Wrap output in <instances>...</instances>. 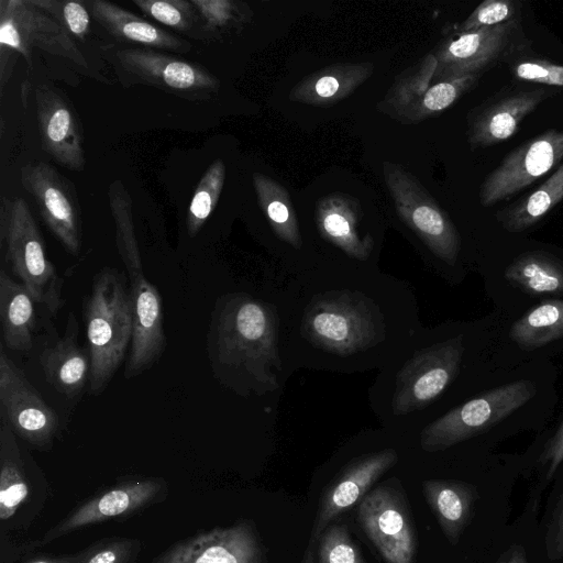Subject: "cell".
<instances>
[{
  "label": "cell",
  "instance_id": "16",
  "mask_svg": "<svg viewBox=\"0 0 563 563\" xmlns=\"http://www.w3.org/2000/svg\"><path fill=\"white\" fill-rule=\"evenodd\" d=\"M151 563H263V555L251 523L240 521L181 540Z\"/></svg>",
  "mask_w": 563,
  "mask_h": 563
},
{
  "label": "cell",
  "instance_id": "23",
  "mask_svg": "<svg viewBox=\"0 0 563 563\" xmlns=\"http://www.w3.org/2000/svg\"><path fill=\"white\" fill-rule=\"evenodd\" d=\"M360 206L351 196L334 192L317 203L316 219L320 234L345 254L365 261L373 249V240L358 230Z\"/></svg>",
  "mask_w": 563,
  "mask_h": 563
},
{
  "label": "cell",
  "instance_id": "28",
  "mask_svg": "<svg viewBox=\"0 0 563 563\" xmlns=\"http://www.w3.org/2000/svg\"><path fill=\"white\" fill-rule=\"evenodd\" d=\"M505 279L530 296H563V262L543 251L525 252L506 268Z\"/></svg>",
  "mask_w": 563,
  "mask_h": 563
},
{
  "label": "cell",
  "instance_id": "11",
  "mask_svg": "<svg viewBox=\"0 0 563 563\" xmlns=\"http://www.w3.org/2000/svg\"><path fill=\"white\" fill-rule=\"evenodd\" d=\"M0 411L16 437L40 450L52 446L59 430L58 417L24 373L0 349Z\"/></svg>",
  "mask_w": 563,
  "mask_h": 563
},
{
  "label": "cell",
  "instance_id": "12",
  "mask_svg": "<svg viewBox=\"0 0 563 563\" xmlns=\"http://www.w3.org/2000/svg\"><path fill=\"white\" fill-rule=\"evenodd\" d=\"M563 163V130L550 129L507 154L479 189L484 207L505 200Z\"/></svg>",
  "mask_w": 563,
  "mask_h": 563
},
{
  "label": "cell",
  "instance_id": "17",
  "mask_svg": "<svg viewBox=\"0 0 563 563\" xmlns=\"http://www.w3.org/2000/svg\"><path fill=\"white\" fill-rule=\"evenodd\" d=\"M358 520L386 563H413L415 540L402 504L386 487L367 494L358 506Z\"/></svg>",
  "mask_w": 563,
  "mask_h": 563
},
{
  "label": "cell",
  "instance_id": "42",
  "mask_svg": "<svg viewBox=\"0 0 563 563\" xmlns=\"http://www.w3.org/2000/svg\"><path fill=\"white\" fill-rule=\"evenodd\" d=\"M515 76L525 81L563 87V66L545 59H526L514 65Z\"/></svg>",
  "mask_w": 563,
  "mask_h": 563
},
{
  "label": "cell",
  "instance_id": "35",
  "mask_svg": "<svg viewBox=\"0 0 563 563\" xmlns=\"http://www.w3.org/2000/svg\"><path fill=\"white\" fill-rule=\"evenodd\" d=\"M225 165L222 159H216L200 178L191 198L186 227L188 234L194 238L201 230L212 213L223 188Z\"/></svg>",
  "mask_w": 563,
  "mask_h": 563
},
{
  "label": "cell",
  "instance_id": "10",
  "mask_svg": "<svg viewBox=\"0 0 563 563\" xmlns=\"http://www.w3.org/2000/svg\"><path fill=\"white\" fill-rule=\"evenodd\" d=\"M462 335L420 350L396 377L393 411L406 415L438 398L456 377L464 352Z\"/></svg>",
  "mask_w": 563,
  "mask_h": 563
},
{
  "label": "cell",
  "instance_id": "40",
  "mask_svg": "<svg viewBox=\"0 0 563 563\" xmlns=\"http://www.w3.org/2000/svg\"><path fill=\"white\" fill-rule=\"evenodd\" d=\"M520 3L511 0H485L459 26L457 32H471L509 22L518 16Z\"/></svg>",
  "mask_w": 563,
  "mask_h": 563
},
{
  "label": "cell",
  "instance_id": "27",
  "mask_svg": "<svg viewBox=\"0 0 563 563\" xmlns=\"http://www.w3.org/2000/svg\"><path fill=\"white\" fill-rule=\"evenodd\" d=\"M36 301L20 283L2 269L0 273V321L5 346L12 351L32 347L36 327Z\"/></svg>",
  "mask_w": 563,
  "mask_h": 563
},
{
  "label": "cell",
  "instance_id": "32",
  "mask_svg": "<svg viewBox=\"0 0 563 563\" xmlns=\"http://www.w3.org/2000/svg\"><path fill=\"white\" fill-rule=\"evenodd\" d=\"M109 205L115 227V243L129 277L143 273L142 260L134 230L130 195L120 180L110 184Z\"/></svg>",
  "mask_w": 563,
  "mask_h": 563
},
{
  "label": "cell",
  "instance_id": "5",
  "mask_svg": "<svg viewBox=\"0 0 563 563\" xmlns=\"http://www.w3.org/2000/svg\"><path fill=\"white\" fill-rule=\"evenodd\" d=\"M536 393L534 384L527 379L485 391L428 424L420 444L427 452H438L476 437L521 408Z\"/></svg>",
  "mask_w": 563,
  "mask_h": 563
},
{
  "label": "cell",
  "instance_id": "14",
  "mask_svg": "<svg viewBox=\"0 0 563 563\" xmlns=\"http://www.w3.org/2000/svg\"><path fill=\"white\" fill-rule=\"evenodd\" d=\"M519 26L517 18L503 24L451 35L433 53L437 59L434 81L468 75L479 77L510 52Z\"/></svg>",
  "mask_w": 563,
  "mask_h": 563
},
{
  "label": "cell",
  "instance_id": "45",
  "mask_svg": "<svg viewBox=\"0 0 563 563\" xmlns=\"http://www.w3.org/2000/svg\"><path fill=\"white\" fill-rule=\"evenodd\" d=\"M495 563H528L522 547L514 545L504 552Z\"/></svg>",
  "mask_w": 563,
  "mask_h": 563
},
{
  "label": "cell",
  "instance_id": "29",
  "mask_svg": "<svg viewBox=\"0 0 563 563\" xmlns=\"http://www.w3.org/2000/svg\"><path fill=\"white\" fill-rule=\"evenodd\" d=\"M563 200V163L533 192L496 214L500 225L510 233L522 232L545 217Z\"/></svg>",
  "mask_w": 563,
  "mask_h": 563
},
{
  "label": "cell",
  "instance_id": "43",
  "mask_svg": "<svg viewBox=\"0 0 563 563\" xmlns=\"http://www.w3.org/2000/svg\"><path fill=\"white\" fill-rule=\"evenodd\" d=\"M547 554L551 560L563 558V497L558 504L545 534Z\"/></svg>",
  "mask_w": 563,
  "mask_h": 563
},
{
  "label": "cell",
  "instance_id": "22",
  "mask_svg": "<svg viewBox=\"0 0 563 563\" xmlns=\"http://www.w3.org/2000/svg\"><path fill=\"white\" fill-rule=\"evenodd\" d=\"M78 321L69 311L64 335L40 355L46 380L62 395L73 399L90 379V356L78 344Z\"/></svg>",
  "mask_w": 563,
  "mask_h": 563
},
{
  "label": "cell",
  "instance_id": "3",
  "mask_svg": "<svg viewBox=\"0 0 563 563\" xmlns=\"http://www.w3.org/2000/svg\"><path fill=\"white\" fill-rule=\"evenodd\" d=\"M0 242L12 272L36 303L56 313L64 306L63 278L46 256L45 243L23 198L2 197Z\"/></svg>",
  "mask_w": 563,
  "mask_h": 563
},
{
  "label": "cell",
  "instance_id": "20",
  "mask_svg": "<svg viewBox=\"0 0 563 563\" xmlns=\"http://www.w3.org/2000/svg\"><path fill=\"white\" fill-rule=\"evenodd\" d=\"M396 461V452L388 449L369 454L346 470L322 498L311 540L314 541L336 516L362 500L368 488Z\"/></svg>",
  "mask_w": 563,
  "mask_h": 563
},
{
  "label": "cell",
  "instance_id": "8",
  "mask_svg": "<svg viewBox=\"0 0 563 563\" xmlns=\"http://www.w3.org/2000/svg\"><path fill=\"white\" fill-rule=\"evenodd\" d=\"M113 64L129 84H142L186 99H209L220 82L208 69L152 48L113 52Z\"/></svg>",
  "mask_w": 563,
  "mask_h": 563
},
{
  "label": "cell",
  "instance_id": "41",
  "mask_svg": "<svg viewBox=\"0 0 563 563\" xmlns=\"http://www.w3.org/2000/svg\"><path fill=\"white\" fill-rule=\"evenodd\" d=\"M319 563H364L344 527L324 530L318 549Z\"/></svg>",
  "mask_w": 563,
  "mask_h": 563
},
{
  "label": "cell",
  "instance_id": "47",
  "mask_svg": "<svg viewBox=\"0 0 563 563\" xmlns=\"http://www.w3.org/2000/svg\"><path fill=\"white\" fill-rule=\"evenodd\" d=\"M302 563H314V560H313V551H312V547L309 545L306 553H305V556L302 559Z\"/></svg>",
  "mask_w": 563,
  "mask_h": 563
},
{
  "label": "cell",
  "instance_id": "25",
  "mask_svg": "<svg viewBox=\"0 0 563 563\" xmlns=\"http://www.w3.org/2000/svg\"><path fill=\"white\" fill-rule=\"evenodd\" d=\"M91 16L113 37L157 49L186 52L188 42L104 0L89 2Z\"/></svg>",
  "mask_w": 563,
  "mask_h": 563
},
{
  "label": "cell",
  "instance_id": "13",
  "mask_svg": "<svg viewBox=\"0 0 563 563\" xmlns=\"http://www.w3.org/2000/svg\"><path fill=\"white\" fill-rule=\"evenodd\" d=\"M305 330L314 344L340 355L368 347L378 333L369 308L345 295L316 303L306 316Z\"/></svg>",
  "mask_w": 563,
  "mask_h": 563
},
{
  "label": "cell",
  "instance_id": "6",
  "mask_svg": "<svg viewBox=\"0 0 563 563\" xmlns=\"http://www.w3.org/2000/svg\"><path fill=\"white\" fill-rule=\"evenodd\" d=\"M383 175L401 220L433 254L453 265L460 253L461 239L446 212L402 165L385 162Z\"/></svg>",
  "mask_w": 563,
  "mask_h": 563
},
{
  "label": "cell",
  "instance_id": "46",
  "mask_svg": "<svg viewBox=\"0 0 563 563\" xmlns=\"http://www.w3.org/2000/svg\"><path fill=\"white\" fill-rule=\"evenodd\" d=\"M78 553L69 555H37L22 563H77Z\"/></svg>",
  "mask_w": 563,
  "mask_h": 563
},
{
  "label": "cell",
  "instance_id": "7",
  "mask_svg": "<svg viewBox=\"0 0 563 563\" xmlns=\"http://www.w3.org/2000/svg\"><path fill=\"white\" fill-rule=\"evenodd\" d=\"M168 496V484L162 477L124 478L82 501L49 528L40 540L41 547L87 526L109 520H124Z\"/></svg>",
  "mask_w": 563,
  "mask_h": 563
},
{
  "label": "cell",
  "instance_id": "21",
  "mask_svg": "<svg viewBox=\"0 0 563 563\" xmlns=\"http://www.w3.org/2000/svg\"><path fill=\"white\" fill-rule=\"evenodd\" d=\"M555 93L544 88L518 91L501 97L479 111L468 129L472 147H487L511 137L521 121Z\"/></svg>",
  "mask_w": 563,
  "mask_h": 563
},
{
  "label": "cell",
  "instance_id": "39",
  "mask_svg": "<svg viewBox=\"0 0 563 563\" xmlns=\"http://www.w3.org/2000/svg\"><path fill=\"white\" fill-rule=\"evenodd\" d=\"M32 2L52 15L70 35L84 40L89 32L90 11L82 1L32 0Z\"/></svg>",
  "mask_w": 563,
  "mask_h": 563
},
{
  "label": "cell",
  "instance_id": "19",
  "mask_svg": "<svg viewBox=\"0 0 563 563\" xmlns=\"http://www.w3.org/2000/svg\"><path fill=\"white\" fill-rule=\"evenodd\" d=\"M35 102L43 150L64 167L81 170L85 166L82 134L70 104L46 85L36 88Z\"/></svg>",
  "mask_w": 563,
  "mask_h": 563
},
{
  "label": "cell",
  "instance_id": "36",
  "mask_svg": "<svg viewBox=\"0 0 563 563\" xmlns=\"http://www.w3.org/2000/svg\"><path fill=\"white\" fill-rule=\"evenodd\" d=\"M145 15L184 34L200 26L198 12L191 0H133Z\"/></svg>",
  "mask_w": 563,
  "mask_h": 563
},
{
  "label": "cell",
  "instance_id": "31",
  "mask_svg": "<svg viewBox=\"0 0 563 563\" xmlns=\"http://www.w3.org/2000/svg\"><path fill=\"white\" fill-rule=\"evenodd\" d=\"M253 186L258 206L275 234L291 246L300 249L301 235L288 191L279 183L262 173L253 174Z\"/></svg>",
  "mask_w": 563,
  "mask_h": 563
},
{
  "label": "cell",
  "instance_id": "18",
  "mask_svg": "<svg viewBox=\"0 0 563 563\" xmlns=\"http://www.w3.org/2000/svg\"><path fill=\"white\" fill-rule=\"evenodd\" d=\"M132 336L124 375L132 378L148 369L166 347L162 298L143 273L131 277Z\"/></svg>",
  "mask_w": 563,
  "mask_h": 563
},
{
  "label": "cell",
  "instance_id": "34",
  "mask_svg": "<svg viewBox=\"0 0 563 563\" xmlns=\"http://www.w3.org/2000/svg\"><path fill=\"white\" fill-rule=\"evenodd\" d=\"M435 69L437 59L433 53H430L396 78L385 98L378 102L379 111L396 120L408 106L418 100L434 82Z\"/></svg>",
  "mask_w": 563,
  "mask_h": 563
},
{
  "label": "cell",
  "instance_id": "15",
  "mask_svg": "<svg viewBox=\"0 0 563 563\" xmlns=\"http://www.w3.org/2000/svg\"><path fill=\"white\" fill-rule=\"evenodd\" d=\"M21 183L56 239L70 254L81 249L80 210L68 181L51 165L40 162L21 169Z\"/></svg>",
  "mask_w": 563,
  "mask_h": 563
},
{
  "label": "cell",
  "instance_id": "38",
  "mask_svg": "<svg viewBox=\"0 0 563 563\" xmlns=\"http://www.w3.org/2000/svg\"><path fill=\"white\" fill-rule=\"evenodd\" d=\"M142 548L139 539H103L78 552L77 563H135Z\"/></svg>",
  "mask_w": 563,
  "mask_h": 563
},
{
  "label": "cell",
  "instance_id": "24",
  "mask_svg": "<svg viewBox=\"0 0 563 563\" xmlns=\"http://www.w3.org/2000/svg\"><path fill=\"white\" fill-rule=\"evenodd\" d=\"M374 73L372 63H340L303 77L289 99L314 107H330L349 97Z\"/></svg>",
  "mask_w": 563,
  "mask_h": 563
},
{
  "label": "cell",
  "instance_id": "1",
  "mask_svg": "<svg viewBox=\"0 0 563 563\" xmlns=\"http://www.w3.org/2000/svg\"><path fill=\"white\" fill-rule=\"evenodd\" d=\"M209 346L213 364L245 373L268 388L280 371L277 321L269 307L249 296L229 297L214 316Z\"/></svg>",
  "mask_w": 563,
  "mask_h": 563
},
{
  "label": "cell",
  "instance_id": "33",
  "mask_svg": "<svg viewBox=\"0 0 563 563\" xmlns=\"http://www.w3.org/2000/svg\"><path fill=\"white\" fill-rule=\"evenodd\" d=\"M478 76L468 75L434 81L427 91L408 106L396 120L405 124L419 123L438 115L453 106L464 93L478 81Z\"/></svg>",
  "mask_w": 563,
  "mask_h": 563
},
{
  "label": "cell",
  "instance_id": "9",
  "mask_svg": "<svg viewBox=\"0 0 563 563\" xmlns=\"http://www.w3.org/2000/svg\"><path fill=\"white\" fill-rule=\"evenodd\" d=\"M34 47L87 68L74 38L52 15L32 0H0L1 58L16 52L31 65Z\"/></svg>",
  "mask_w": 563,
  "mask_h": 563
},
{
  "label": "cell",
  "instance_id": "44",
  "mask_svg": "<svg viewBox=\"0 0 563 563\" xmlns=\"http://www.w3.org/2000/svg\"><path fill=\"white\" fill-rule=\"evenodd\" d=\"M540 462L547 467V479H551L563 462V419L553 437L545 444Z\"/></svg>",
  "mask_w": 563,
  "mask_h": 563
},
{
  "label": "cell",
  "instance_id": "26",
  "mask_svg": "<svg viewBox=\"0 0 563 563\" xmlns=\"http://www.w3.org/2000/svg\"><path fill=\"white\" fill-rule=\"evenodd\" d=\"M422 487L445 537L455 544L471 520L477 498L475 488L464 482L443 479L424 481Z\"/></svg>",
  "mask_w": 563,
  "mask_h": 563
},
{
  "label": "cell",
  "instance_id": "30",
  "mask_svg": "<svg viewBox=\"0 0 563 563\" xmlns=\"http://www.w3.org/2000/svg\"><path fill=\"white\" fill-rule=\"evenodd\" d=\"M509 336L527 351L563 338V299H549L526 311L511 325Z\"/></svg>",
  "mask_w": 563,
  "mask_h": 563
},
{
  "label": "cell",
  "instance_id": "37",
  "mask_svg": "<svg viewBox=\"0 0 563 563\" xmlns=\"http://www.w3.org/2000/svg\"><path fill=\"white\" fill-rule=\"evenodd\" d=\"M203 34L219 35L246 21L249 11L242 3L231 0H191Z\"/></svg>",
  "mask_w": 563,
  "mask_h": 563
},
{
  "label": "cell",
  "instance_id": "4",
  "mask_svg": "<svg viewBox=\"0 0 563 563\" xmlns=\"http://www.w3.org/2000/svg\"><path fill=\"white\" fill-rule=\"evenodd\" d=\"M49 494L47 481L16 435L1 419L0 426V533L27 531Z\"/></svg>",
  "mask_w": 563,
  "mask_h": 563
},
{
  "label": "cell",
  "instance_id": "2",
  "mask_svg": "<svg viewBox=\"0 0 563 563\" xmlns=\"http://www.w3.org/2000/svg\"><path fill=\"white\" fill-rule=\"evenodd\" d=\"M85 321L90 391L98 395L120 367L132 336L130 294L118 271L106 267L95 276L85 305Z\"/></svg>",
  "mask_w": 563,
  "mask_h": 563
}]
</instances>
